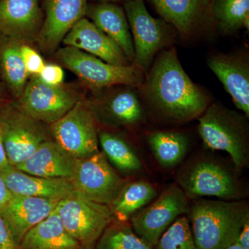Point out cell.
<instances>
[{"mask_svg": "<svg viewBox=\"0 0 249 249\" xmlns=\"http://www.w3.org/2000/svg\"><path fill=\"white\" fill-rule=\"evenodd\" d=\"M76 192L90 200L110 206L128 183L108 162L103 152L77 160L71 178Z\"/></svg>", "mask_w": 249, "mask_h": 249, "instance_id": "9", "label": "cell"}, {"mask_svg": "<svg viewBox=\"0 0 249 249\" xmlns=\"http://www.w3.org/2000/svg\"><path fill=\"white\" fill-rule=\"evenodd\" d=\"M11 165L8 160L6 152L3 143L2 137H1V130H0V173L9 169Z\"/></svg>", "mask_w": 249, "mask_h": 249, "instance_id": "36", "label": "cell"}, {"mask_svg": "<svg viewBox=\"0 0 249 249\" xmlns=\"http://www.w3.org/2000/svg\"><path fill=\"white\" fill-rule=\"evenodd\" d=\"M98 142L107 160L121 173L132 175L142 170V162L137 152L121 136L102 131L98 133Z\"/></svg>", "mask_w": 249, "mask_h": 249, "instance_id": "27", "label": "cell"}, {"mask_svg": "<svg viewBox=\"0 0 249 249\" xmlns=\"http://www.w3.org/2000/svg\"><path fill=\"white\" fill-rule=\"evenodd\" d=\"M12 194L8 189L4 178L0 174V209L4 207V205L9 200Z\"/></svg>", "mask_w": 249, "mask_h": 249, "instance_id": "35", "label": "cell"}, {"mask_svg": "<svg viewBox=\"0 0 249 249\" xmlns=\"http://www.w3.org/2000/svg\"><path fill=\"white\" fill-rule=\"evenodd\" d=\"M124 10L133 40V63L145 73L157 54L173 42L177 31L161 18H154L145 0H126Z\"/></svg>", "mask_w": 249, "mask_h": 249, "instance_id": "5", "label": "cell"}, {"mask_svg": "<svg viewBox=\"0 0 249 249\" xmlns=\"http://www.w3.org/2000/svg\"><path fill=\"white\" fill-rule=\"evenodd\" d=\"M227 249H247L244 248L243 247H242L240 245H239L237 242H234L233 244H232L231 245L229 246V247Z\"/></svg>", "mask_w": 249, "mask_h": 249, "instance_id": "37", "label": "cell"}, {"mask_svg": "<svg viewBox=\"0 0 249 249\" xmlns=\"http://www.w3.org/2000/svg\"><path fill=\"white\" fill-rule=\"evenodd\" d=\"M98 2H110V3H114L116 1H121V0H97ZM126 1V0H124V1Z\"/></svg>", "mask_w": 249, "mask_h": 249, "instance_id": "38", "label": "cell"}, {"mask_svg": "<svg viewBox=\"0 0 249 249\" xmlns=\"http://www.w3.org/2000/svg\"><path fill=\"white\" fill-rule=\"evenodd\" d=\"M207 65L231 96L239 110L249 117L248 54L216 53L209 55Z\"/></svg>", "mask_w": 249, "mask_h": 249, "instance_id": "15", "label": "cell"}, {"mask_svg": "<svg viewBox=\"0 0 249 249\" xmlns=\"http://www.w3.org/2000/svg\"><path fill=\"white\" fill-rule=\"evenodd\" d=\"M76 159L55 142L49 139L41 144L34 153L14 167L29 175L47 178H71Z\"/></svg>", "mask_w": 249, "mask_h": 249, "instance_id": "21", "label": "cell"}, {"mask_svg": "<svg viewBox=\"0 0 249 249\" xmlns=\"http://www.w3.org/2000/svg\"><path fill=\"white\" fill-rule=\"evenodd\" d=\"M0 174L12 195L60 201L76 192L70 178H42L24 173L13 166Z\"/></svg>", "mask_w": 249, "mask_h": 249, "instance_id": "20", "label": "cell"}, {"mask_svg": "<svg viewBox=\"0 0 249 249\" xmlns=\"http://www.w3.org/2000/svg\"><path fill=\"white\" fill-rule=\"evenodd\" d=\"M156 249H199L191 223L185 216L178 217L160 236Z\"/></svg>", "mask_w": 249, "mask_h": 249, "instance_id": "30", "label": "cell"}, {"mask_svg": "<svg viewBox=\"0 0 249 249\" xmlns=\"http://www.w3.org/2000/svg\"><path fill=\"white\" fill-rule=\"evenodd\" d=\"M198 131L205 146L227 152L237 171L249 161V118L219 103L210 104L199 118Z\"/></svg>", "mask_w": 249, "mask_h": 249, "instance_id": "3", "label": "cell"}, {"mask_svg": "<svg viewBox=\"0 0 249 249\" xmlns=\"http://www.w3.org/2000/svg\"><path fill=\"white\" fill-rule=\"evenodd\" d=\"M56 57L63 66L96 92L120 85L139 88L145 77V73L134 63L127 66L111 65L97 57L67 46L58 51Z\"/></svg>", "mask_w": 249, "mask_h": 249, "instance_id": "4", "label": "cell"}, {"mask_svg": "<svg viewBox=\"0 0 249 249\" xmlns=\"http://www.w3.org/2000/svg\"><path fill=\"white\" fill-rule=\"evenodd\" d=\"M236 242L244 248L249 249V219L244 224Z\"/></svg>", "mask_w": 249, "mask_h": 249, "instance_id": "34", "label": "cell"}, {"mask_svg": "<svg viewBox=\"0 0 249 249\" xmlns=\"http://www.w3.org/2000/svg\"><path fill=\"white\" fill-rule=\"evenodd\" d=\"M213 0H149L160 18L182 38L206 33L216 27L212 12Z\"/></svg>", "mask_w": 249, "mask_h": 249, "instance_id": "13", "label": "cell"}, {"mask_svg": "<svg viewBox=\"0 0 249 249\" xmlns=\"http://www.w3.org/2000/svg\"><path fill=\"white\" fill-rule=\"evenodd\" d=\"M189 199L178 184L168 187L155 201L129 219L134 231L152 247L178 217L188 214Z\"/></svg>", "mask_w": 249, "mask_h": 249, "instance_id": "10", "label": "cell"}, {"mask_svg": "<svg viewBox=\"0 0 249 249\" xmlns=\"http://www.w3.org/2000/svg\"><path fill=\"white\" fill-rule=\"evenodd\" d=\"M0 130L6 157L13 167L22 163L41 144L51 139L41 123L16 105L0 107Z\"/></svg>", "mask_w": 249, "mask_h": 249, "instance_id": "8", "label": "cell"}, {"mask_svg": "<svg viewBox=\"0 0 249 249\" xmlns=\"http://www.w3.org/2000/svg\"><path fill=\"white\" fill-rule=\"evenodd\" d=\"M85 18L114 40L122 49L129 62L133 63V40L124 9L114 3L88 4Z\"/></svg>", "mask_w": 249, "mask_h": 249, "instance_id": "22", "label": "cell"}, {"mask_svg": "<svg viewBox=\"0 0 249 249\" xmlns=\"http://www.w3.org/2000/svg\"><path fill=\"white\" fill-rule=\"evenodd\" d=\"M212 12L216 27L224 35L249 29V0H213Z\"/></svg>", "mask_w": 249, "mask_h": 249, "instance_id": "28", "label": "cell"}, {"mask_svg": "<svg viewBox=\"0 0 249 249\" xmlns=\"http://www.w3.org/2000/svg\"><path fill=\"white\" fill-rule=\"evenodd\" d=\"M0 249H19L9 226L0 211Z\"/></svg>", "mask_w": 249, "mask_h": 249, "instance_id": "33", "label": "cell"}, {"mask_svg": "<svg viewBox=\"0 0 249 249\" xmlns=\"http://www.w3.org/2000/svg\"><path fill=\"white\" fill-rule=\"evenodd\" d=\"M79 101L78 96L62 85L51 86L35 76L27 82L16 104L28 116L52 124L60 120Z\"/></svg>", "mask_w": 249, "mask_h": 249, "instance_id": "12", "label": "cell"}, {"mask_svg": "<svg viewBox=\"0 0 249 249\" xmlns=\"http://www.w3.org/2000/svg\"><path fill=\"white\" fill-rule=\"evenodd\" d=\"M100 98L91 110L95 119L115 127H132L145 121V112L136 87L122 85Z\"/></svg>", "mask_w": 249, "mask_h": 249, "instance_id": "14", "label": "cell"}, {"mask_svg": "<svg viewBox=\"0 0 249 249\" xmlns=\"http://www.w3.org/2000/svg\"><path fill=\"white\" fill-rule=\"evenodd\" d=\"M20 44L0 35V74L18 99L25 89L29 76L21 56Z\"/></svg>", "mask_w": 249, "mask_h": 249, "instance_id": "24", "label": "cell"}, {"mask_svg": "<svg viewBox=\"0 0 249 249\" xmlns=\"http://www.w3.org/2000/svg\"><path fill=\"white\" fill-rule=\"evenodd\" d=\"M41 81L51 86H58L63 83L65 73L61 67L55 64L45 65L37 76Z\"/></svg>", "mask_w": 249, "mask_h": 249, "instance_id": "32", "label": "cell"}, {"mask_svg": "<svg viewBox=\"0 0 249 249\" xmlns=\"http://www.w3.org/2000/svg\"><path fill=\"white\" fill-rule=\"evenodd\" d=\"M147 142L155 158L164 168H173L186 157L189 140L186 134L175 131H155Z\"/></svg>", "mask_w": 249, "mask_h": 249, "instance_id": "26", "label": "cell"}, {"mask_svg": "<svg viewBox=\"0 0 249 249\" xmlns=\"http://www.w3.org/2000/svg\"><path fill=\"white\" fill-rule=\"evenodd\" d=\"M62 42L111 65L127 66L132 64L114 40L85 17L71 28Z\"/></svg>", "mask_w": 249, "mask_h": 249, "instance_id": "18", "label": "cell"}, {"mask_svg": "<svg viewBox=\"0 0 249 249\" xmlns=\"http://www.w3.org/2000/svg\"><path fill=\"white\" fill-rule=\"evenodd\" d=\"M88 0H46L44 20L37 35L45 52H53L72 27L85 17Z\"/></svg>", "mask_w": 249, "mask_h": 249, "instance_id": "16", "label": "cell"}, {"mask_svg": "<svg viewBox=\"0 0 249 249\" xmlns=\"http://www.w3.org/2000/svg\"><path fill=\"white\" fill-rule=\"evenodd\" d=\"M1 86H0V97H1Z\"/></svg>", "mask_w": 249, "mask_h": 249, "instance_id": "39", "label": "cell"}, {"mask_svg": "<svg viewBox=\"0 0 249 249\" xmlns=\"http://www.w3.org/2000/svg\"><path fill=\"white\" fill-rule=\"evenodd\" d=\"M56 210L80 249H94L105 229L114 220L109 206L90 200L78 192L59 201Z\"/></svg>", "mask_w": 249, "mask_h": 249, "instance_id": "7", "label": "cell"}, {"mask_svg": "<svg viewBox=\"0 0 249 249\" xmlns=\"http://www.w3.org/2000/svg\"><path fill=\"white\" fill-rule=\"evenodd\" d=\"M58 202L44 198L12 195L0 211L19 245L24 235L48 217L56 209Z\"/></svg>", "mask_w": 249, "mask_h": 249, "instance_id": "19", "label": "cell"}, {"mask_svg": "<svg viewBox=\"0 0 249 249\" xmlns=\"http://www.w3.org/2000/svg\"><path fill=\"white\" fill-rule=\"evenodd\" d=\"M51 133L53 140L76 160L99 152L96 119L90 106L82 101L51 124Z\"/></svg>", "mask_w": 249, "mask_h": 249, "instance_id": "11", "label": "cell"}, {"mask_svg": "<svg viewBox=\"0 0 249 249\" xmlns=\"http://www.w3.org/2000/svg\"><path fill=\"white\" fill-rule=\"evenodd\" d=\"M192 231L199 249H227L237 241L249 219L246 201L193 199L188 212Z\"/></svg>", "mask_w": 249, "mask_h": 249, "instance_id": "2", "label": "cell"}, {"mask_svg": "<svg viewBox=\"0 0 249 249\" xmlns=\"http://www.w3.org/2000/svg\"><path fill=\"white\" fill-rule=\"evenodd\" d=\"M157 196V188L147 181L127 183L109 206L113 219L117 222H129L134 214L150 204Z\"/></svg>", "mask_w": 249, "mask_h": 249, "instance_id": "25", "label": "cell"}, {"mask_svg": "<svg viewBox=\"0 0 249 249\" xmlns=\"http://www.w3.org/2000/svg\"><path fill=\"white\" fill-rule=\"evenodd\" d=\"M43 20L39 0H0V35L27 42L37 37Z\"/></svg>", "mask_w": 249, "mask_h": 249, "instance_id": "17", "label": "cell"}, {"mask_svg": "<svg viewBox=\"0 0 249 249\" xmlns=\"http://www.w3.org/2000/svg\"><path fill=\"white\" fill-rule=\"evenodd\" d=\"M178 186L189 199L215 196L224 201L241 200L242 186L235 173L217 160L197 159L179 171Z\"/></svg>", "mask_w": 249, "mask_h": 249, "instance_id": "6", "label": "cell"}, {"mask_svg": "<svg viewBox=\"0 0 249 249\" xmlns=\"http://www.w3.org/2000/svg\"><path fill=\"white\" fill-rule=\"evenodd\" d=\"M94 249H155L136 234L129 222L113 220L98 239Z\"/></svg>", "mask_w": 249, "mask_h": 249, "instance_id": "29", "label": "cell"}, {"mask_svg": "<svg viewBox=\"0 0 249 249\" xmlns=\"http://www.w3.org/2000/svg\"><path fill=\"white\" fill-rule=\"evenodd\" d=\"M20 53L28 74L37 76L45 65L40 54L27 45H20Z\"/></svg>", "mask_w": 249, "mask_h": 249, "instance_id": "31", "label": "cell"}, {"mask_svg": "<svg viewBox=\"0 0 249 249\" xmlns=\"http://www.w3.org/2000/svg\"><path fill=\"white\" fill-rule=\"evenodd\" d=\"M19 249H80L67 231L56 209L23 237Z\"/></svg>", "mask_w": 249, "mask_h": 249, "instance_id": "23", "label": "cell"}, {"mask_svg": "<svg viewBox=\"0 0 249 249\" xmlns=\"http://www.w3.org/2000/svg\"><path fill=\"white\" fill-rule=\"evenodd\" d=\"M152 62L139 88L142 102L164 122L181 124L198 119L211 99L183 70L176 49H163Z\"/></svg>", "mask_w": 249, "mask_h": 249, "instance_id": "1", "label": "cell"}]
</instances>
